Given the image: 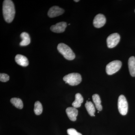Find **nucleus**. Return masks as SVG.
<instances>
[{"instance_id":"nucleus-1","label":"nucleus","mask_w":135,"mask_h":135,"mask_svg":"<svg viewBox=\"0 0 135 135\" xmlns=\"http://www.w3.org/2000/svg\"><path fill=\"white\" fill-rule=\"evenodd\" d=\"M3 14L6 22L11 23L15 18L16 11L15 5L12 1L5 0L3 3Z\"/></svg>"},{"instance_id":"nucleus-2","label":"nucleus","mask_w":135,"mask_h":135,"mask_svg":"<svg viewBox=\"0 0 135 135\" xmlns=\"http://www.w3.org/2000/svg\"><path fill=\"white\" fill-rule=\"evenodd\" d=\"M58 51L66 59L73 60L75 58V55L71 49L65 44L61 43L58 44L57 47Z\"/></svg>"},{"instance_id":"nucleus-3","label":"nucleus","mask_w":135,"mask_h":135,"mask_svg":"<svg viewBox=\"0 0 135 135\" xmlns=\"http://www.w3.org/2000/svg\"><path fill=\"white\" fill-rule=\"evenodd\" d=\"M63 80L66 83H68L71 86H76L81 82V75L78 73H72L66 75L63 78Z\"/></svg>"},{"instance_id":"nucleus-4","label":"nucleus","mask_w":135,"mask_h":135,"mask_svg":"<svg viewBox=\"0 0 135 135\" xmlns=\"http://www.w3.org/2000/svg\"><path fill=\"white\" fill-rule=\"evenodd\" d=\"M122 65V63L119 60H116L112 61L106 66L107 73L109 75L114 74L120 69Z\"/></svg>"},{"instance_id":"nucleus-5","label":"nucleus","mask_w":135,"mask_h":135,"mask_svg":"<svg viewBox=\"0 0 135 135\" xmlns=\"http://www.w3.org/2000/svg\"><path fill=\"white\" fill-rule=\"evenodd\" d=\"M118 108L121 114L123 116L127 114L128 110V102L123 95H120L118 98Z\"/></svg>"},{"instance_id":"nucleus-6","label":"nucleus","mask_w":135,"mask_h":135,"mask_svg":"<svg viewBox=\"0 0 135 135\" xmlns=\"http://www.w3.org/2000/svg\"><path fill=\"white\" fill-rule=\"evenodd\" d=\"M120 36L118 33L110 35L107 39V46L109 48H113L116 47L119 42Z\"/></svg>"},{"instance_id":"nucleus-7","label":"nucleus","mask_w":135,"mask_h":135,"mask_svg":"<svg viewBox=\"0 0 135 135\" xmlns=\"http://www.w3.org/2000/svg\"><path fill=\"white\" fill-rule=\"evenodd\" d=\"M106 21V18L104 15L101 14H98L94 18L93 25L96 28H101L104 25Z\"/></svg>"},{"instance_id":"nucleus-8","label":"nucleus","mask_w":135,"mask_h":135,"mask_svg":"<svg viewBox=\"0 0 135 135\" xmlns=\"http://www.w3.org/2000/svg\"><path fill=\"white\" fill-rule=\"evenodd\" d=\"M64 12V10L58 6H53L49 10L48 15L50 18L55 17L62 15Z\"/></svg>"},{"instance_id":"nucleus-9","label":"nucleus","mask_w":135,"mask_h":135,"mask_svg":"<svg viewBox=\"0 0 135 135\" xmlns=\"http://www.w3.org/2000/svg\"><path fill=\"white\" fill-rule=\"evenodd\" d=\"M66 26L67 24L66 22H60L52 25L50 27V29L54 32L60 33L65 31Z\"/></svg>"},{"instance_id":"nucleus-10","label":"nucleus","mask_w":135,"mask_h":135,"mask_svg":"<svg viewBox=\"0 0 135 135\" xmlns=\"http://www.w3.org/2000/svg\"><path fill=\"white\" fill-rule=\"evenodd\" d=\"M66 112L70 120L72 121H75L76 120L78 113V111L76 108L74 107H68L66 110Z\"/></svg>"},{"instance_id":"nucleus-11","label":"nucleus","mask_w":135,"mask_h":135,"mask_svg":"<svg viewBox=\"0 0 135 135\" xmlns=\"http://www.w3.org/2000/svg\"><path fill=\"white\" fill-rule=\"evenodd\" d=\"M15 61L18 64L24 67L27 66L29 64V61L26 57L21 55H17L16 56Z\"/></svg>"},{"instance_id":"nucleus-12","label":"nucleus","mask_w":135,"mask_h":135,"mask_svg":"<svg viewBox=\"0 0 135 135\" xmlns=\"http://www.w3.org/2000/svg\"><path fill=\"white\" fill-rule=\"evenodd\" d=\"M129 70L130 75L132 77H135V57H131L128 62Z\"/></svg>"},{"instance_id":"nucleus-13","label":"nucleus","mask_w":135,"mask_h":135,"mask_svg":"<svg viewBox=\"0 0 135 135\" xmlns=\"http://www.w3.org/2000/svg\"><path fill=\"white\" fill-rule=\"evenodd\" d=\"M20 37L22 39V41L20 43L21 46H25L29 45L31 42V38L29 34L26 32L22 33L20 35Z\"/></svg>"},{"instance_id":"nucleus-14","label":"nucleus","mask_w":135,"mask_h":135,"mask_svg":"<svg viewBox=\"0 0 135 135\" xmlns=\"http://www.w3.org/2000/svg\"><path fill=\"white\" fill-rule=\"evenodd\" d=\"M83 102V98L82 95L79 93H77L75 95V101L72 103L73 106L74 108H79L81 106Z\"/></svg>"},{"instance_id":"nucleus-15","label":"nucleus","mask_w":135,"mask_h":135,"mask_svg":"<svg viewBox=\"0 0 135 135\" xmlns=\"http://www.w3.org/2000/svg\"><path fill=\"white\" fill-rule=\"evenodd\" d=\"M85 106L90 116H95V109L94 104L90 101H87L86 103L85 104Z\"/></svg>"},{"instance_id":"nucleus-16","label":"nucleus","mask_w":135,"mask_h":135,"mask_svg":"<svg viewBox=\"0 0 135 135\" xmlns=\"http://www.w3.org/2000/svg\"><path fill=\"white\" fill-rule=\"evenodd\" d=\"M92 99L98 110H102L103 108L101 105V100L99 95L97 94H94L92 96Z\"/></svg>"},{"instance_id":"nucleus-17","label":"nucleus","mask_w":135,"mask_h":135,"mask_svg":"<svg viewBox=\"0 0 135 135\" xmlns=\"http://www.w3.org/2000/svg\"><path fill=\"white\" fill-rule=\"evenodd\" d=\"M11 102L16 108L20 109H22L23 107V104L21 99L16 98H12L11 99Z\"/></svg>"},{"instance_id":"nucleus-18","label":"nucleus","mask_w":135,"mask_h":135,"mask_svg":"<svg viewBox=\"0 0 135 135\" xmlns=\"http://www.w3.org/2000/svg\"><path fill=\"white\" fill-rule=\"evenodd\" d=\"M43 108L42 104L40 101H37L34 104V111L35 113L37 115H39L42 113Z\"/></svg>"},{"instance_id":"nucleus-19","label":"nucleus","mask_w":135,"mask_h":135,"mask_svg":"<svg viewBox=\"0 0 135 135\" xmlns=\"http://www.w3.org/2000/svg\"><path fill=\"white\" fill-rule=\"evenodd\" d=\"M9 79V76L7 74L4 73H1L0 74V80L2 82H7Z\"/></svg>"},{"instance_id":"nucleus-20","label":"nucleus","mask_w":135,"mask_h":135,"mask_svg":"<svg viewBox=\"0 0 135 135\" xmlns=\"http://www.w3.org/2000/svg\"><path fill=\"white\" fill-rule=\"evenodd\" d=\"M67 131L68 135H82L74 128L68 129Z\"/></svg>"},{"instance_id":"nucleus-21","label":"nucleus","mask_w":135,"mask_h":135,"mask_svg":"<svg viewBox=\"0 0 135 135\" xmlns=\"http://www.w3.org/2000/svg\"><path fill=\"white\" fill-rule=\"evenodd\" d=\"M79 0H77V1H75V0H74V1L75 2H78L79 1Z\"/></svg>"},{"instance_id":"nucleus-22","label":"nucleus","mask_w":135,"mask_h":135,"mask_svg":"<svg viewBox=\"0 0 135 135\" xmlns=\"http://www.w3.org/2000/svg\"></svg>"}]
</instances>
